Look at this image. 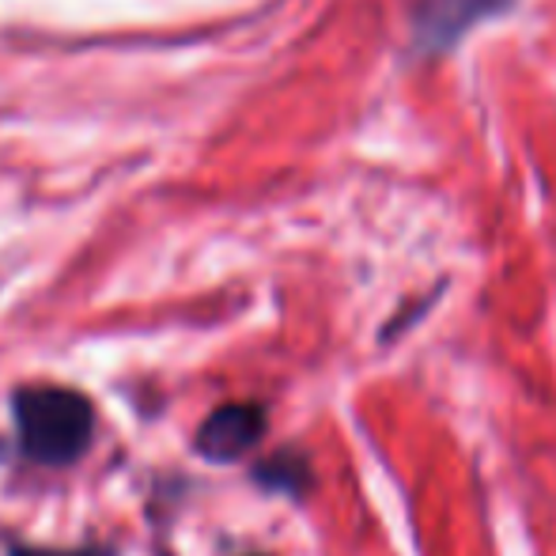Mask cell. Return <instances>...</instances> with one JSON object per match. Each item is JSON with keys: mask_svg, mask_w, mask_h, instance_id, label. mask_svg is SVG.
Instances as JSON below:
<instances>
[{"mask_svg": "<svg viewBox=\"0 0 556 556\" xmlns=\"http://www.w3.org/2000/svg\"><path fill=\"white\" fill-rule=\"evenodd\" d=\"M15 451L35 469H73L96 443V405L84 390L23 382L8 394Z\"/></svg>", "mask_w": 556, "mask_h": 556, "instance_id": "1", "label": "cell"}, {"mask_svg": "<svg viewBox=\"0 0 556 556\" xmlns=\"http://www.w3.org/2000/svg\"><path fill=\"white\" fill-rule=\"evenodd\" d=\"M265 435H269L265 402H224L193 432V454L213 466H231V462L247 458Z\"/></svg>", "mask_w": 556, "mask_h": 556, "instance_id": "2", "label": "cell"}, {"mask_svg": "<svg viewBox=\"0 0 556 556\" xmlns=\"http://www.w3.org/2000/svg\"><path fill=\"white\" fill-rule=\"evenodd\" d=\"M315 462L295 443L277 446V451H269L250 466V484L254 489H262L265 496H285L292 504H307L311 492H315Z\"/></svg>", "mask_w": 556, "mask_h": 556, "instance_id": "3", "label": "cell"}, {"mask_svg": "<svg viewBox=\"0 0 556 556\" xmlns=\"http://www.w3.org/2000/svg\"><path fill=\"white\" fill-rule=\"evenodd\" d=\"M4 556H122L114 542H88V545H35L23 538H4Z\"/></svg>", "mask_w": 556, "mask_h": 556, "instance_id": "4", "label": "cell"}, {"mask_svg": "<svg viewBox=\"0 0 556 556\" xmlns=\"http://www.w3.org/2000/svg\"><path fill=\"white\" fill-rule=\"evenodd\" d=\"M250 556H269V553H250Z\"/></svg>", "mask_w": 556, "mask_h": 556, "instance_id": "5", "label": "cell"}]
</instances>
